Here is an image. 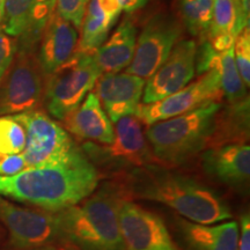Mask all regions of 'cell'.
<instances>
[{
    "label": "cell",
    "instance_id": "obj_1",
    "mask_svg": "<svg viewBox=\"0 0 250 250\" xmlns=\"http://www.w3.org/2000/svg\"><path fill=\"white\" fill-rule=\"evenodd\" d=\"M118 182L127 199L160 203L193 223L212 225L232 219L229 206L213 189L156 162L122 174Z\"/></svg>",
    "mask_w": 250,
    "mask_h": 250
},
{
    "label": "cell",
    "instance_id": "obj_2",
    "mask_svg": "<svg viewBox=\"0 0 250 250\" xmlns=\"http://www.w3.org/2000/svg\"><path fill=\"white\" fill-rule=\"evenodd\" d=\"M99 182L100 173L81 149L66 164L0 175V196L58 213L92 195Z\"/></svg>",
    "mask_w": 250,
    "mask_h": 250
},
{
    "label": "cell",
    "instance_id": "obj_3",
    "mask_svg": "<svg viewBox=\"0 0 250 250\" xmlns=\"http://www.w3.org/2000/svg\"><path fill=\"white\" fill-rule=\"evenodd\" d=\"M125 199L120 182L111 181L79 204L56 213L64 245L80 250H125L118 220Z\"/></svg>",
    "mask_w": 250,
    "mask_h": 250
},
{
    "label": "cell",
    "instance_id": "obj_4",
    "mask_svg": "<svg viewBox=\"0 0 250 250\" xmlns=\"http://www.w3.org/2000/svg\"><path fill=\"white\" fill-rule=\"evenodd\" d=\"M220 102L148 125L145 137L155 160L168 166L189 162L208 148Z\"/></svg>",
    "mask_w": 250,
    "mask_h": 250
},
{
    "label": "cell",
    "instance_id": "obj_5",
    "mask_svg": "<svg viewBox=\"0 0 250 250\" xmlns=\"http://www.w3.org/2000/svg\"><path fill=\"white\" fill-rule=\"evenodd\" d=\"M115 124L111 144L85 143L81 148L99 173L121 176L133 168L156 162L144 134L143 123L138 118L130 115L122 117Z\"/></svg>",
    "mask_w": 250,
    "mask_h": 250
},
{
    "label": "cell",
    "instance_id": "obj_6",
    "mask_svg": "<svg viewBox=\"0 0 250 250\" xmlns=\"http://www.w3.org/2000/svg\"><path fill=\"white\" fill-rule=\"evenodd\" d=\"M102 74L94 52H80L64 66L45 77L44 99L50 115L62 121L80 105Z\"/></svg>",
    "mask_w": 250,
    "mask_h": 250
},
{
    "label": "cell",
    "instance_id": "obj_7",
    "mask_svg": "<svg viewBox=\"0 0 250 250\" xmlns=\"http://www.w3.org/2000/svg\"><path fill=\"white\" fill-rule=\"evenodd\" d=\"M12 116L22 124L26 132L22 155L27 168L66 164L81 151L67 131L45 112L33 110Z\"/></svg>",
    "mask_w": 250,
    "mask_h": 250
},
{
    "label": "cell",
    "instance_id": "obj_8",
    "mask_svg": "<svg viewBox=\"0 0 250 250\" xmlns=\"http://www.w3.org/2000/svg\"><path fill=\"white\" fill-rule=\"evenodd\" d=\"M45 74L34 48H18L0 81V116L39 110L43 103Z\"/></svg>",
    "mask_w": 250,
    "mask_h": 250
},
{
    "label": "cell",
    "instance_id": "obj_9",
    "mask_svg": "<svg viewBox=\"0 0 250 250\" xmlns=\"http://www.w3.org/2000/svg\"><path fill=\"white\" fill-rule=\"evenodd\" d=\"M0 223L9 234V245L17 250L64 245L56 213L18 206L2 196Z\"/></svg>",
    "mask_w": 250,
    "mask_h": 250
},
{
    "label": "cell",
    "instance_id": "obj_10",
    "mask_svg": "<svg viewBox=\"0 0 250 250\" xmlns=\"http://www.w3.org/2000/svg\"><path fill=\"white\" fill-rule=\"evenodd\" d=\"M181 34V21L174 15L160 13L152 17L137 39L132 62L126 67V73L148 79L169 56Z\"/></svg>",
    "mask_w": 250,
    "mask_h": 250
},
{
    "label": "cell",
    "instance_id": "obj_11",
    "mask_svg": "<svg viewBox=\"0 0 250 250\" xmlns=\"http://www.w3.org/2000/svg\"><path fill=\"white\" fill-rule=\"evenodd\" d=\"M218 73L213 68L201 74L193 83H188L179 92L153 103H139L134 116L145 125H152L168 118L186 114L210 102L223 100Z\"/></svg>",
    "mask_w": 250,
    "mask_h": 250
},
{
    "label": "cell",
    "instance_id": "obj_12",
    "mask_svg": "<svg viewBox=\"0 0 250 250\" xmlns=\"http://www.w3.org/2000/svg\"><path fill=\"white\" fill-rule=\"evenodd\" d=\"M118 220L125 250H182L160 215L131 199L122 203Z\"/></svg>",
    "mask_w": 250,
    "mask_h": 250
},
{
    "label": "cell",
    "instance_id": "obj_13",
    "mask_svg": "<svg viewBox=\"0 0 250 250\" xmlns=\"http://www.w3.org/2000/svg\"><path fill=\"white\" fill-rule=\"evenodd\" d=\"M196 50L193 40L179 41L167 59L146 81L143 102L160 101L186 87L195 76Z\"/></svg>",
    "mask_w": 250,
    "mask_h": 250
},
{
    "label": "cell",
    "instance_id": "obj_14",
    "mask_svg": "<svg viewBox=\"0 0 250 250\" xmlns=\"http://www.w3.org/2000/svg\"><path fill=\"white\" fill-rule=\"evenodd\" d=\"M56 0H5L1 28L7 35L22 39L18 48H34L54 13Z\"/></svg>",
    "mask_w": 250,
    "mask_h": 250
},
{
    "label": "cell",
    "instance_id": "obj_15",
    "mask_svg": "<svg viewBox=\"0 0 250 250\" xmlns=\"http://www.w3.org/2000/svg\"><path fill=\"white\" fill-rule=\"evenodd\" d=\"M201 154L202 168L208 177L234 189L248 186L250 179L248 144H227L206 148Z\"/></svg>",
    "mask_w": 250,
    "mask_h": 250
},
{
    "label": "cell",
    "instance_id": "obj_16",
    "mask_svg": "<svg viewBox=\"0 0 250 250\" xmlns=\"http://www.w3.org/2000/svg\"><path fill=\"white\" fill-rule=\"evenodd\" d=\"M146 80L130 73L101 74L95 83V94L107 111L109 120L116 123L133 115L143 98Z\"/></svg>",
    "mask_w": 250,
    "mask_h": 250
},
{
    "label": "cell",
    "instance_id": "obj_17",
    "mask_svg": "<svg viewBox=\"0 0 250 250\" xmlns=\"http://www.w3.org/2000/svg\"><path fill=\"white\" fill-rule=\"evenodd\" d=\"M78 51V29L54 12L41 37L39 62L45 77L64 66Z\"/></svg>",
    "mask_w": 250,
    "mask_h": 250
},
{
    "label": "cell",
    "instance_id": "obj_18",
    "mask_svg": "<svg viewBox=\"0 0 250 250\" xmlns=\"http://www.w3.org/2000/svg\"><path fill=\"white\" fill-rule=\"evenodd\" d=\"M175 228L187 250H237L239 224H198L182 217L175 218Z\"/></svg>",
    "mask_w": 250,
    "mask_h": 250
},
{
    "label": "cell",
    "instance_id": "obj_19",
    "mask_svg": "<svg viewBox=\"0 0 250 250\" xmlns=\"http://www.w3.org/2000/svg\"><path fill=\"white\" fill-rule=\"evenodd\" d=\"M65 129L80 139L107 145L114 139V126L95 93H88L64 120Z\"/></svg>",
    "mask_w": 250,
    "mask_h": 250
},
{
    "label": "cell",
    "instance_id": "obj_20",
    "mask_svg": "<svg viewBox=\"0 0 250 250\" xmlns=\"http://www.w3.org/2000/svg\"><path fill=\"white\" fill-rule=\"evenodd\" d=\"M248 26L249 17L240 0H215L206 41L215 51H226L233 48L237 35Z\"/></svg>",
    "mask_w": 250,
    "mask_h": 250
},
{
    "label": "cell",
    "instance_id": "obj_21",
    "mask_svg": "<svg viewBox=\"0 0 250 250\" xmlns=\"http://www.w3.org/2000/svg\"><path fill=\"white\" fill-rule=\"evenodd\" d=\"M137 42V28L130 18H124L116 30L94 51L102 73H118L131 64Z\"/></svg>",
    "mask_w": 250,
    "mask_h": 250
},
{
    "label": "cell",
    "instance_id": "obj_22",
    "mask_svg": "<svg viewBox=\"0 0 250 250\" xmlns=\"http://www.w3.org/2000/svg\"><path fill=\"white\" fill-rule=\"evenodd\" d=\"M122 13L116 0H89L81 23L78 51L94 52L107 40Z\"/></svg>",
    "mask_w": 250,
    "mask_h": 250
},
{
    "label": "cell",
    "instance_id": "obj_23",
    "mask_svg": "<svg viewBox=\"0 0 250 250\" xmlns=\"http://www.w3.org/2000/svg\"><path fill=\"white\" fill-rule=\"evenodd\" d=\"M249 140V99L220 109L215 115L214 126L208 148L227 144H248Z\"/></svg>",
    "mask_w": 250,
    "mask_h": 250
},
{
    "label": "cell",
    "instance_id": "obj_24",
    "mask_svg": "<svg viewBox=\"0 0 250 250\" xmlns=\"http://www.w3.org/2000/svg\"><path fill=\"white\" fill-rule=\"evenodd\" d=\"M211 68L218 73L221 92L227 103L233 104L249 99L246 85L243 83L234 62L233 48L221 52L215 51L208 65V70Z\"/></svg>",
    "mask_w": 250,
    "mask_h": 250
},
{
    "label": "cell",
    "instance_id": "obj_25",
    "mask_svg": "<svg viewBox=\"0 0 250 250\" xmlns=\"http://www.w3.org/2000/svg\"><path fill=\"white\" fill-rule=\"evenodd\" d=\"M184 26L193 36L206 39L215 0H179Z\"/></svg>",
    "mask_w": 250,
    "mask_h": 250
},
{
    "label": "cell",
    "instance_id": "obj_26",
    "mask_svg": "<svg viewBox=\"0 0 250 250\" xmlns=\"http://www.w3.org/2000/svg\"><path fill=\"white\" fill-rule=\"evenodd\" d=\"M26 147V132L14 116H0V155L20 154Z\"/></svg>",
    "mask_w": 250,
    "mask_h": 250
},
{
    "label": "cell",
    "instance_id": "obj_27",
    "mask_svg": "<svg viewBox=\"0 0 250 250\" xmlns=\"http://www.w3.org/2000/svg\"><path fill=\"white\" fill-rule=\"evenodd\" d=\"M234 62L240 77L246 86L250 83V30L249 26L243 28L233 45Z\"/></svg>",
    "mask_w": 250,
    "mask_h": 250
},
{
    "label": "cell",
    "instance_id": "obj_28",
    "mask_svg": "<svg viewBox=\"0 0 250 250\" xmlns=\"http://www.w3.org/2000/svg\"><path fill=\"white\" fill-rule=\"evenodd\" d=\"M88 2L89 0H56L55 8L64 20L80 29Z\"/></svg>",
    "mask_w": 250,
    "mask_h": 250
},
{
    "label": "cell",
    "instance_id": "obj_29",
    "mask_svg": "<svg viewBox=\"0 0 250 250\" xmlns=\"http://www.w3.org/2000/svg\"><path fill=\"white\" fill-rule=\"evenodd\" d=\"M18 39L9 36L0 27V81L8 71L18 51Z\"/></svg>",
    "mask_w": 250,
    "mask_h": 250
},
{
    "label": "cell",
    "instance_id": "obj_30",
    "mask_svg": "<svg viewBox=\"0 0 250 250\" xmlns=\"http://www.w3.org/2000/svg\"><path fill=\"white\" fill-rule=\"evenodd\" d=\"M26 168V161H24L22 153L13 155H0V175L1 176H13Z\"/></svg>",
    "mask_w": 250,
    "mask_h": 250
},
{
    "label": "cell",
    "instance_id": "obj_31",
    "mask_svg": "<svg viewBox=\"0 0 250 250\" xmlns=\"http://www.w3.org/2000/svg\"><path fill=\"white\" fill-rule=\"evenodd\" d=\"M237 250H250V215L243 213L240 218Z\"/></svg>",
    "mask_w": 250,
    "mask_h": 250
},
{
    "label": "cell",
    "instance_id": "obj_32",
    "mask_svg": "<svg viewBox=\"0 0 250 250\" xmlns=\"http://www.w3.org/2000/svg\"><path fill=\"white\" fill-rule=\"evenodd\" d=\"M120 2L122 11H125L126 13H133L146 6L148 0H117Z\"/></svg>",
    "mask_w": 250,
    "mask_h": 250
},
{
    "label": "cell",
    "instance_id": "obj_33",
    "mask_svg": "<svg viewBox=\"0 0 250 250\" xmlns=\"http://www.w3.org/2000/svg\"><path fill=\"white\" fill-rule=\"evenodd\" d=\"M22 250H64L62 246H43L37 247V248H30V249H22Z\"/></svg>",
    "mask_w": 250,
    "mask_h": 250
},
{
    "label": "cell",
    "instance_id": "obj_34",
    "mask_svg": "<svg viewBox=\"0 0 250 250\" xmlns=\"http://www.w3.org/2000/svg\"><path fill=\"white\" fill-rule=\"evenodd\" d=\"M241 1V5H242V8H243V12H245L247 17H249V13H250V0H240Z\"/></svg>",
    "mask_w": 250,
    "mask_h": 250
},
{
    "label": "cell",
    "instance_id": "obj_35",
    "mask_svg": "<svg viewBox=\"0 0 250 250\" xmlns=\"http://www.w3.org/2000/svg\"><path fill=\"white\" fill-rule=\"evenodd\" d=\"M4 2L5 0H0V22H1L2 17H4Z\"/></svg>",
    "mask_w": 250,
    "mask_h": 250
},
{
    "label": "cell",
    "instance_id": "obj_36",
    "mask_svg": "<svg viewBox=\"0 0 250 250\" xmlns=\"http://www.w3.org/2000/svg\"><path fill=\"white\" fill-rule=\"evenodd\" d=\"M64 250H74V248H73V247H72V249H70V248H68V247H66V248H64Z\"/></svg>",
    "mask_w": 250,
    "mask_h": 250
}]
</instances>
